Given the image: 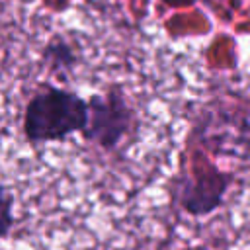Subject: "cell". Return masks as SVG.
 <instances>
[{"label":"cell","mask_w":250,"mask_h":250,"mask_svg":"<svg viewBox=\"0 0 250 250\" xmlns=\"http://www.w3.org/2000/svg\"><path fill=\"white\" fill-rule=\"evenodd\" d=\"M88 121V104L72 90L59 86L39 88L23 109V135L29 143L64 141L82 133Z\"/></svg>","instance_id":"1"},{"label":"cell","mask_w":250,"mask_h":250,"mask_svg":"<svg viewBox=\"0 0 250 250\" xmlns=\"http://www.w3.org/2000/svg\"><path fill=\"white\" fill-rule=\"evenodd\" d=\"M234 176L215 168L213 164H195L182 170L170 184L174 203L189 217H207L217 211L225 193L232 186Z\"/></svg>","instance_id":"2"},{"label":"cell","mask_w":250,"mask_h":250,"mask_svg":"<svg viewBox=\"0 0 250 250\" xmlns=\"http://www.w3.org/2000/svg\"><path fill=\"white\" fill-rule=\"evenodd\" d=\"M86 104L88 121L80 133L82 139L104 150H115L135 121V109L129 105L123 90L113 86L104 94H92Z\"/></svg>","instance_id":"3"},{"label":"cell","mask_w":250,"mask_h":250,"mask_svg":"<svg viewBox=\"0 0 250 250\" xmlns=\"http://www.w3.org/2000/svg\"><path fill=\"white\" fill-rule=\"evenodd\" d=\"M43 61L55 72H66L68 68H72L76 64V55H74V49L70 47V43L57 35L45 45Z\"/></svg>","instance_id":"4"},{"label":"cell","mask_w":250,"mask_h":250,"mask_svg":"<svg viewBox=\"0 0 250 250\" xmlns=\"http://www.w3.org/2000/svg\"><path fill=\"white\" fill-rule=\"evenodd\" d=\"M14 205H16L14 191L8 186L0 184V240L8 238L14 225H16Z\"/></svg>","instance_id":"5"}]
</instances>
